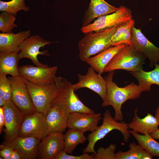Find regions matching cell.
Masks as SVG:
<instances>
[{
	"label": "cell",
	"instance_id": "cell-3",
	"mask_svg": "<svg viewBox=\"0 0 159 159\" xmlns=\"http://www.w3.org/2000/svg\"><path fill=\"white\" fill-rule=\"evenodd\" d=\"M64 78L57 77L56 82L50 85L40 86L26 80L27 87L37 111L46 116L62 85Z\"/></svg>",
	"mask_w": 159,
	"mask_h": 159
},
{
	"label": "cell",
	"instance_id": "cell-27",
	"mask_svg": "<svg viewBox=\"0 0 159 159\" xmlns=\"http://www.w3.org/2000/svg\"><path fill=\"white\" fill-rule=\"evenodd\" d=\"M130 149L125 152L119 151L115 153L116 159H152L153 156L141 146L132 142L129 145Z\"/></svg>",
	"mask_w": 159,
	"mask_h": 159
},
{
	"label": "cell",
	"instance_id": "cell-11",
	"mask_svg": "<svg viewBox=\"0 0 159 159\" xmlns=\"http://www.w3.org/2000/svg\"><path fill=\"white\" fill-rule=\"evenodd\" d=\"M52 42L42 38L38 35L30 36L25 40L20 45V52L18 53L19 60L24 58L30 59L36 66L47 67V64H43L38 60L37 56L39 55L49 56L48 50L40 51V49L43 48L47 45Z\"/></svg>",
	"mask_w": 159,
	"mask_h": 159
},
{
	"label": "cell",
	"instance_id": "cell-29",
	"mask_svg": "<svg viewBox=\"0 0 159 159\" xmlns=\"http://www.w3.org/2000/svg\"><path fill=\"white\" fill-rule=\"evenodd\" d=\"M29 7L27 6L24 0H11L8 1L0 0V11L11 13L15 15L21 10L28 11Z\"/></svg>",
	"mask_w": 159,
	"mask_h": 159
},
{
	"label": "cell",
	"instance_id": "cell-8",
	"mask_svg": "<svg viewBox=\"0 0 159 159\" xmlns=\"http://www.w3.org/2000/svg\"><path fill=\"white\" fill-rule=\"evenodd\" d=\"M12 93L11 100L25 116L36 111L28 90L26 80L21 76L9 77Z\"/></svg>",
	"mask_w": 159,
	"mask_h": 159
},
{
	"label": "cell",
	"instance_id": "cell-13",
	"mask_svg": "<svg viewBox=\"0 0 159 159\" xmlns=\"http://www.w3.org/2000/svg\"><path fill=\"white\" fill-rule=\"evenodd\" d=\"M41 140L38 146L37 159H55L64 150V138L62 132H51Z\"/></svg>",
	"mask_w": 159,
	"mask_h": 159
},
{
	"label": "cell",
	"instance_id": "cell-7",
	"mask_svg": "<svg viewBox=\"0 0 159 159\" xmlns=\"http://www.w3.org/2000/svg\"><path fill=\"white\" fill-rule=\"evenodd\" d=\"M132 19L131 10L123 5L116 11L100 16L92 23L83 26L82 32L86 34L89 32L105 29L114 26L118 27Z\"/></svg>",
	"mask_w": 159,
	"mask_h": 159
},
{
	"label": "cell",
	"instance_id": "cell-15",
	"mask_svg": "<svg viewBox=\"0 0 159 159\" xmlns=\"http://www.w3.org/2000/svg\"><path fill=\"white\" fill-rule=\"evenodd\" d=\"M131 41L135 50L149 59L150 68H153L159 62V48L149 41L140 29L134 26L132 30Z\"/></svg>",
	"mask_w": 159,
	"mask_h": 159
},
{
	"label": "cell",
	"instance_id": "cell-17",
	"mask_svg": "<svg viewBox=\"0 0 159 159\" xmlns=\"http://www.w3.org/2000/svg\"><path fill=\"white\" fill-rule=\"evenodd\" d=\"M41 140L34 137L18 136L11 141L6 142L19 153L22 159H35Z\"/></svg>",
	"mask_w": 159,
	"mask_h": 159
},
{
	"label": "cell",
	"instance_id": "cell-33",
	"mask_svg": "<svg viewBox=\"0 0 159 159\" xmlns=\"http://www.w3.org/2000/svg\"><path fill=\"white\" fill-rule=\"evenodd\" d=\"M55 159H94V158L93 155H90L88 153H84L80 155H69L63 150Z\"/></svg>",
	"mask_w": 159,
	"mask_h": 159
},
{
	"label": "cell",
	"instance_id": "cell-19",
	"mask_svg": "<svg viewBox=\"0 0 159 159\" xmlns=\"http://www.w3.org/2000/svg\"><path fill=\"white\" fill-rule=\"evenodd\" d=\"M31 34V32L29 30L19 32L17 34L1 33L0 53H19L20 44Z\"/></svg>",
	"mask_w": 159,
	"mask_h": 159
},
{
	"label": "cell",
	"instance_id": "cell-12",
	"mask_svg": "<svg viewBox=\"0 0 159 159\" xmlns=\"http://www.w3.org/2000/svg\"><path fill=\"white\" fill-rule=\"evenodd\" d=\"M5 117L4 137L10 142L19 135L24 116L11 100L2 107Z\"/></svg>",
	"mask_w": 159,
	"mask_h": 159
},
{
	"label": "cell",
	"instance_id": "cell-18",
	"mask_svg": "<svg viewBox=\"0 0 159 159\" xmlns=\"http://www.w3.org/2000/svg\"><path fill=\"white\" fill-rule=\"evenodd\" d=\"M126 44H121L110 47L91 57L86 62L98 74H101L113 58L121 50Z\"/></svg>",
	"mask_w": 159,
	"mask_h": 159
},
{
	"label": "cell",
	"instance_id": "cell-39",
	"mask_svg": "<svg viewBox=\"0 0 159 159\" xmlns=\"http://www.w3.org/2000/svg\"><path fill=\"white\" fill-rule=\"evenodd\" d=\"M6 102V101L0 97V106L3 107L4 106Z\"/></svg>",
	"mask_w": 159,
	"mask_h": 159
},
{
	"label": "cell",
	"instance_id": "cell-1",
	"mask_svg": "<svg viewBox=\"0 0 159 159\" xmlns=\"http://www.w3.org/2000/svg\"><path fill=\"white\" fill-rule=\"evenodd\" d=\"M114 74V71L109 72L105 78L107 83V93L102 106H112L115 112L114 119L116 121H121L123 120L121 110L122 105L128 100L138 98L142 92L139 85L133 82L125 87H119L113 81Z\"/></svg>",
	"mask_w": 159,
	"mask_h": 159
},
{
	"label": "cell",
	"instance_id": "cell-23",
	"mask_svg": "<svg viewBox=\"0 0 159 159\" xmlns=\"http://www.w3.org/2000/svg\"><path fill=\"white\" fill-rule=\"evenodd\" d=\"M154 69L150 71L145 72L142 70L130 72L138 80V85L142 92L150 90L152 85L159 86V64L156 63Z\"/></svg>",
	"mask_w": 159,
	"mask_h": 159
},
{
	"label": "cell",
	"instance_id": "cell-36",
	"mask_svg": "<svg viewBox=\"0 0 159 159\" xmlns=\"http://www.w3.org/2000/svg\"><path fill=\"white\" fill-rule=\"evenodd\" d=\"M10 159H22L19 153L16 150H13Z\"/></svg>",
	"mask_w": 159,
	"mask_h": 159
},
{
	"label": "cell",
	"instance_id": "cell-35",
	"mask_svg": "<svg viewBox=\"0 0 159 159\" xmlns=\"http://www.w3.org/2000/svg\"><path fill=\"white\" fill-rule=\"evenodd\" d=\"M5 123V117L4 110L2 107H0V132L2 131L3 126L4 125Z\"/></svg>",
	"mask_w": 159,
	"mask_h": 159
},
{
	"label": "cell",
	"instance_id": "cell-16",
	"mask_svg": "<svg viewBox=\"0 0 159 159\" xmlns=\"http://www.w3.org/2000/svg\"><path fill=\"white\" fill-rule=\"evenodd\" d=\"M102 118L101 113H72L68 116L67 127L84 133L88 131L92 132L98 127L99 122Z\"/></svg>",
	"mask_w": 159,
	"mask_h": 159
},
{
	"label": "cell",
	"instance_id": "cell-37",
	"mask_svg": "<svg viewBox=\"0 0 159 159\" xmlns=\"http://www.w3.org/2000/svg\"><path fill=\"white\" fill-rule=\"evenodd\" d=\"M154 139H159V129H158L156 131L150 135Z\"/></svg>",
	"mask_w": 159,
	"mask_h": 159
},
{
	"label": "cell",
	"instance_id": "cell-10",
	"mask_svg": "<svg viewBox=\"0 0 159 159\" xmlns=\"http://www.w3.org/2000/svg\"><path fill=\"white\" fill-rule=\"evenodd\" d=\"M49 133L45 116L36 111L24 116L19 136L34 137L41 140Z\"/></svg>",
	"mask_w": 159,
	"mask_h": 159
},
{
	"label": "cell",
	"instance_id": "cell-21",
	"mask_svg": "<svg viewBox=\"0 0 159 159\" xmlns=\"http://www.w3.org/2000/svg\"><path fill=\"white\" fill-rule=\"evenodd\" d=\"M138 110H135L134 116L131 122L128 124L129 129L142 135H150L158 129L159 125L155 116L147 113V115L142 118L137 114Z\"/></svg>",
	"mask_w": 159,
	"mask_h": 159
},
{
	"label": "cell",
	"instance_id": "cell-30",
	"mask_svg": "<svg viewBox=\"0 0 159 159\" xmlns=\"http://www.w3.org/2000/svg\"><path fill=\"white\" fill-rule=\"evenodd\" d=\"M15 15L6 11H2L0 14V31L2 33L11 32L17 26L14 23L16 19Z\"/></svg>",
	"mask_w": 159,
	"mask_h": 159
},
{
	"label": "cell",
	"instance_id": "cell-14",
	"mask_svg": "<svg viewBox=\"0 0 159 159\" xmlns=\"http://www.w3.org/2000/svg\"><path fill=\"white\" fill-rule=\"evenodd\" d=\"M95 71L90 67L86 74H78V81L73 85V87L75 91L82 88H88L98 95L104 101L106 95V82L101 74L97 73Z\"/></svg>",
	"mask_w": 159,
	"mask_h": 159
},
{
	"label": "cell",
	"instance_id": "cell-25",
	"mask_svg": "<svg viewBox=\"0 0 159 159\" xmlns=\"http://www.w3.org/2000/svg\"><path fill=\"white\" fill-rule=\"evenodd\" d=\"M135 24V21L132 19L117 27L111 39L113 46L123 44L132 46L131 32Z\"/></svg>",
	"mask_w": 159,
	"mask_h": 159
},
{
	"label": "cell",
	"instance_id": "cell-22",
	"mask_svg": "<svg viewBox=\"0 0 159 159\" xmlns=\"http://www.w3.org/2000/svg\"><path fill=\"white\" fill-rule=\"evenodd\" d=\"M68 115L57 106H51L45 116L50 133L65 131Z\"/></svg>",
	"mask_w": 159,
	"mask_h": 159
},
{
	"label": "cell",
	"instance_id": "cell-26",
	"mask_svg": "<svg viewBox=\"0 0 159 159\" xmlns=\"http://www.w3.org/2000/svg\"><path fill=\"white\" fill-rule=\"evenodd\" d=\"M64 151L71 155L78 145L84 143L87 140L84 133L77 130L70 129L64 134Z\"/></svg>",
	"mask_w": 159,
	"mask_h": 159
},
{
	"label": "cell",
	"instance_id": "cell-5",
	"mask_svg": "<svg viewBox=\"0 0 159 159\" xmlns=\"http://www.w3.org/2000/svg\"><path fill=\"white\" fill-rule=\"evenodd\" d=\"M147 58L132 46H125L112 59L104 69V72L121 69L136 72L143 70V65Z\"/></svg>",
	"mask_w": 159,
	"mask_h": 159
},
{
	"label": "cell",
	"instance_id": "cell-32",
	"mask_svg": "<svg viewBox=\"0 0 159 159\" xmlns=\"http://www.w3.org/2000/svg\"><path fill=\"white\" fill-rule=\"evenodd\" d=\"M115 144H111L106 148L100 147L96 153H93L94 159H116L115 152Z\"/></svg>",
	"mask_w": 159,
	"mask_h": 159
},
{
	"label": "cell",
	"instance_id": "cell-4",
	"mask_svg": "<svg viewBox=\"0 0 159 159\" xmlns=\"http://www.w3.org/2000/svg\"><path fill=\"white\" fill-rule=\"evenodd\" d=\"M102 120V124L88 135V143L83 150V153H96L94 147L96 143L113 130L120 131L123 135L124 141L126 143L128 142L131 134L128 130V124L122 121L118 122L116 121L108 110H106L104 114Z\"/></svg>",
	"mask_w": 159,
	"mask_h": 159
},
{
	"label": "cell",
	"instance_id": "cell-31",
	"mask_svg": "<svg viewBox=\"0 0 159 159\" xmlns=\"http://www.w3.org/2000/svg\"><path fill=\"white\" fill-rule=\"evenodd\" d=\"M12 88L10 81L6 75H0V97L6 102L11 100Z\"/></svg>",
	"mask_w": 159,
	"mask_h": 159
},
{
	"label": "cell",
	"instance_id": "cell-6",
	"mask_svg": "<svg viewBox=\"0 0 159 159\" xmlns=\"http://www.w3.org/2000/svg\"><path fill=\"white\" fill-rule=\"evenodd\" d=\"M74 91L73 85L64 78L51 106H57L69 114L73 112L95 113L94 111L86 106L80 100Z\"/></svg>",
	"mask_w": 159,
	"mask_h": 159
},
{
	"label": "cell",
	"instance_id": "cell-24",
	"mask_svg": "<svg viewBox=\"0 0 159 159\" xmlns=\"http://www.w3.org/2000/svg\"><path fill=\"white\" fill-rule=\"evenodd\" d=\"M18 53H0V75L20 76L18 66Z\"/></svg>",
	"mask_w": 159,
	"mask_h": 159
},
{
	"label": "cell",
	"instance_id": "cell-20",
	"mask_svg": "<svg viewBox=\"0 0 159 159\" xmlns=\"http://www.w3.org/2000/svg\"><path fill=\"white\" fill-rule=\"evenodd\" d=\"M118 9L109 4L105 0H91L84 15L83 26L90 24L96 18L113 13Z\"/></svg>",
	"mask_w": 159,
	"mask_h": 159
},
{
	"label": "cell",
	"instance_id": "cell-38",
	"mask_svg": "<svg viewBox=\"0 0 159 159\" xmlns=\"http://www.w3.org/2000/svg\"><path fill=\"white\" fill-rule=\"evenodd\" d=\"M159 125V106L157 108L155 116Z\"/></svg>",
	"mask_w": 159,
	"mask_h": 159
},
{
	"label": "cell",
	"instance_id": "cell-2",
	"mask_svg": "<svg viewBox=\"0 0 159 159\" xmlns=\"http://www.w3.org/2000/svg\"><path fill=\"white\" fill-rule=\"evenodd\" d=\"M117 29L114 26L85 34L78 43L80 60L86 62L93 56L113 46L111 39Z\"/></svg>",
	"mask_w": 159,
	"mask_h": 159
},
{
	"label": "cell",
	"instance_id": "cell-34",
	"mask_svg": "<svg viewBox=\"0 0 159 159\" xmlns=\"http://www.w3.org/2000/svg\"><path fill=\"white\" fill-rule=\"evenodd\" d=\"M0 159H10L13 149L5 142L0 145Z\"/></svg>",
	"mask_w": 159,
	"mask_h": 159
},
{
	"label": "cell",
	"instance_id": "cell-28",
	"mask_svg": "<svg viewBox=\"0 0 159 159\" xmlns=\"http://www.w3.org/2000/svg\"><path fill=\"white\" fill-rule=\"evenodd\" d=\"M135 138L138 144L153 156L159 157V143L153 138L150 135H140L133 130H129Z\"/></svg>",
	"mask_w": 159,
	"mask_h": 159
},
{
	"label": "cell",
	"instance_id": "cell-9",
	"mask_svg": "<svg viewBox=\"0 0 159 159\" xmlns=\"http://www.w3.org/2000/svg\"><path fill=\"white\" fill-rule=\"evenodd\" d=\"M56 66L43 67L25 65L19 67L20 76L27 81L36 85L45 86L55 83L57 77Z\"/></svg>",
	"mask_w": 159,
	"mask_h": 159
}]
</instances>
